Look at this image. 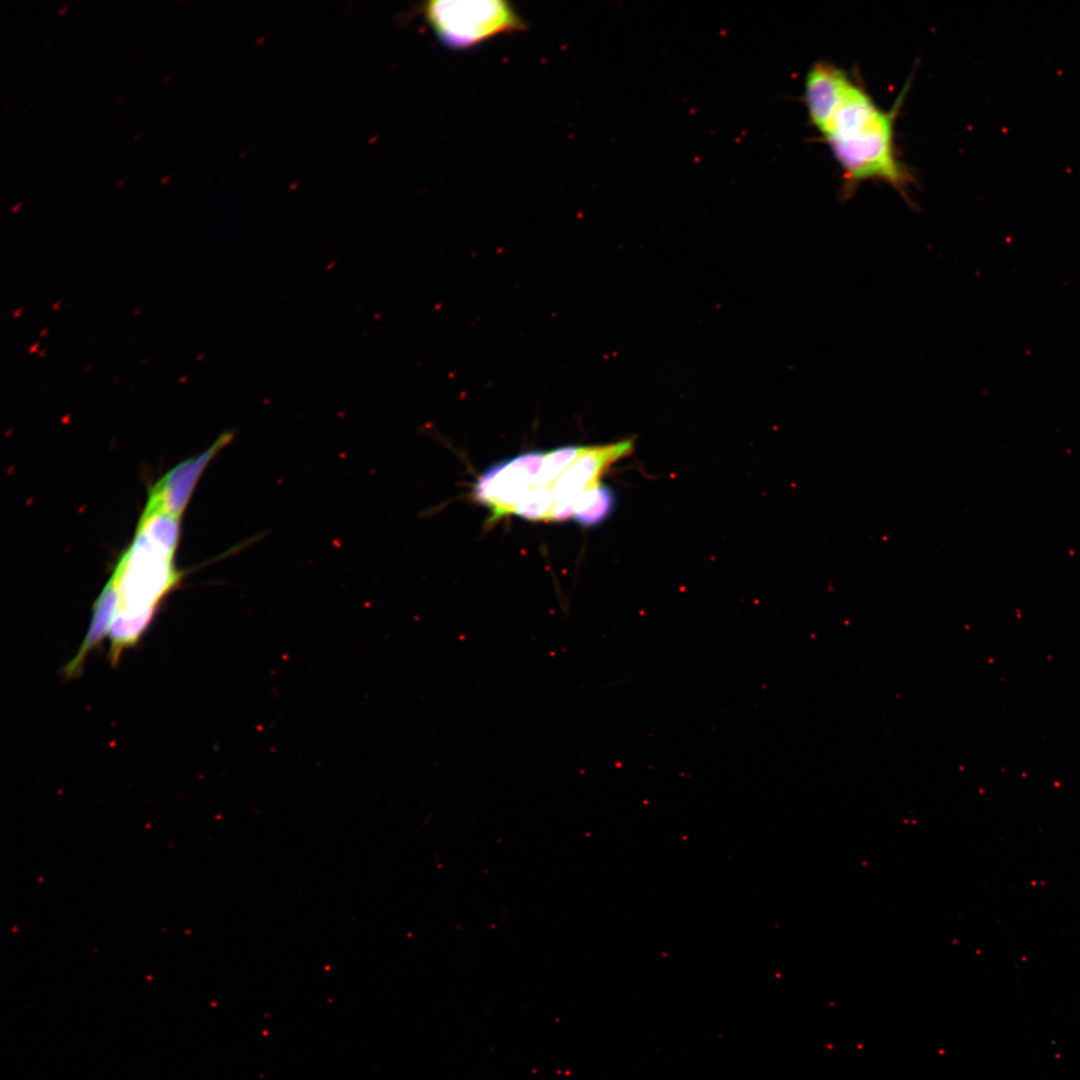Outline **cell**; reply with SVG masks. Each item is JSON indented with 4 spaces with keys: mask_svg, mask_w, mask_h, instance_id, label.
<instances>
[{
    "mask_svg": "<svg viewBox=\"0 0 1080 1080\" xmlns=\"http://www.w3.org/2000/svg\"><path fill=\"white\" fill-rule=\"evenodd\" d=\"M117 606L118 593L110 578L93 604L91 621L77 653L63 667V675L67 680L78 678L88 654L101 647Z\"/></svg>",
    "mask_w": 1080,
    "mask_h": 1080,
    "instance_id": "cell-6",
    "label": "cell"
},
{
    "mask_svg": "<svg viewBox=\"0 0 1080 1080\" xmlns=\"http://www.w3.org/2000/svg\"><path fill=\"white\" fill-rule=\"evenodd\" d=\"M137 532L144 534L155 546L174 558L180 532V517L164 511L143 512Z\"/></svg>",
    "mask_w": 1080,
    "mask_h": 1080,
    "instance_id": "cell-8",
    "label": "cell"
},
{
    "mask_svg": "<svg viewBox=\"0 0 1080 1080\" xmlns=\"http://www.w3.org/2000/svg\"><path fill=\"white\" fill-rule=\"evenodd\" d=\"M905 91L885 110L843 68L819 60L807 71L808 118L842 171L846 197L863 182L880 181L908 199L912 177L897 156L894 132Z\"/></svg>",
    "mask_w": 1080,
    "mask_h": 1080,
    "instance_id": "cell-1",
    "label": "cell"
},
{
    "mask_svg": "<svg viewBox=\"0 0 1080 1080\" xmlns=\"http://www.w3.org/2000/svg\"><path fill=\"white\" fill-rule=\"evenodd\" d=\"M616 505L614 491L601 483L596 498L590 506L574 516V520L583 527H592L601 524L612 514Z\"/></svg>",
    "mask_w": 1080,
    "mask_h": 1080,
    "instance_id": "cell-9",
    "label": "cell"
},
{
    "mask_svg": "<svg viewBox=\"0 0 1080 1080\" xmlns=\"http://www.w3.org/2000/svg\"><path fill=\"white\" fill-rule=\"evenodd\" d=\"M421 10L437 38L454 50L526 29L523 18L503 0H431Z\"/></svg>",
    "mask_w": 1080,
    "mask_h": 1080,
    "instance_id": "cell-2",
    "label": "cell"
},
{
    "mask_svg": "<svg viewBox=\"0 0 1080 1080\" xmlns=\"http://www.w3.org/2000/svg\"><path fill=\"white\" fill-rule=\"evenodd\" d=\"M182 578L173 558L137 532L111 576L118 593L117 610L144 611L176 588Z\"/></svg>",
    "mask_w": 1080,
    "mask_h": 1080,
    "instance_id": "cell-3",
    "label": "cell"
},
{
    "mask_svg": "<svg viewBox=\"0 0 1080 1080\" xmlns=\"http://www.w3.org/2000/svg\"><path fill=\"white\" fill-rule=\"evenodd\" d=\"M123 180H124V178H123V179H122L121 181H118V182H117V185H118V186H119V185H121V183L123 182Z\"/></svg>",
    "mask_w": 1080,
    "mask_h": 1080,
    "instance_id": "cell-10",
    "label": "cell"
},
{
    "mask_svg": "<svg viewBox=\"0 0 1080 1080\" xmlns=\"http://www.w3.org/2000/svg\"><path fill=\"white\" fill-rule=\"evenodd\" d=\"M157 608L144 611L116 610L109 627L108 660L112 667L119 664L121 655L135 647L151 625Z\"/></svg>",
    "mask_w": 1080,
    "mask_h": 1080,
    "instance_id": "cell-7",
    "label": "cell"
},
{
    "mask_svg": "<svg viewBox=\"0 0 1080 1080\" xmlns=\"http://www.w3.org/2000/svg\"><path fill=\"white\" fill-rule=\"evenodd\" d=\"M234 437L225 431L203 453L191 457L167 472L150 490L143 512L164 511L180 517L203 471Z\"/></svg>",
    "mask_w": 1080,
    "mask_h": 1080,
    "instance_id": "cell-5",
    "label": "cell"
},
{
    "mask_svg": "<svg viewBox=\"0 0 1080 1080\" xmlns=\"http://www.w3.org/2000/svg\"><path fill=\"white\" fill-rule=\"evenodd\" d=\"M633 441L584 447L579 457L563 471L550 487L554 507L550 521L573 518L583 494L600 484L601 474L615 461L631 453Z\"/></svg>",
    "mask_w": 1080,
    "mask_h": 1080,
    "instance_id": "cell-4",
    "label": "cell"
}]
</instances>
